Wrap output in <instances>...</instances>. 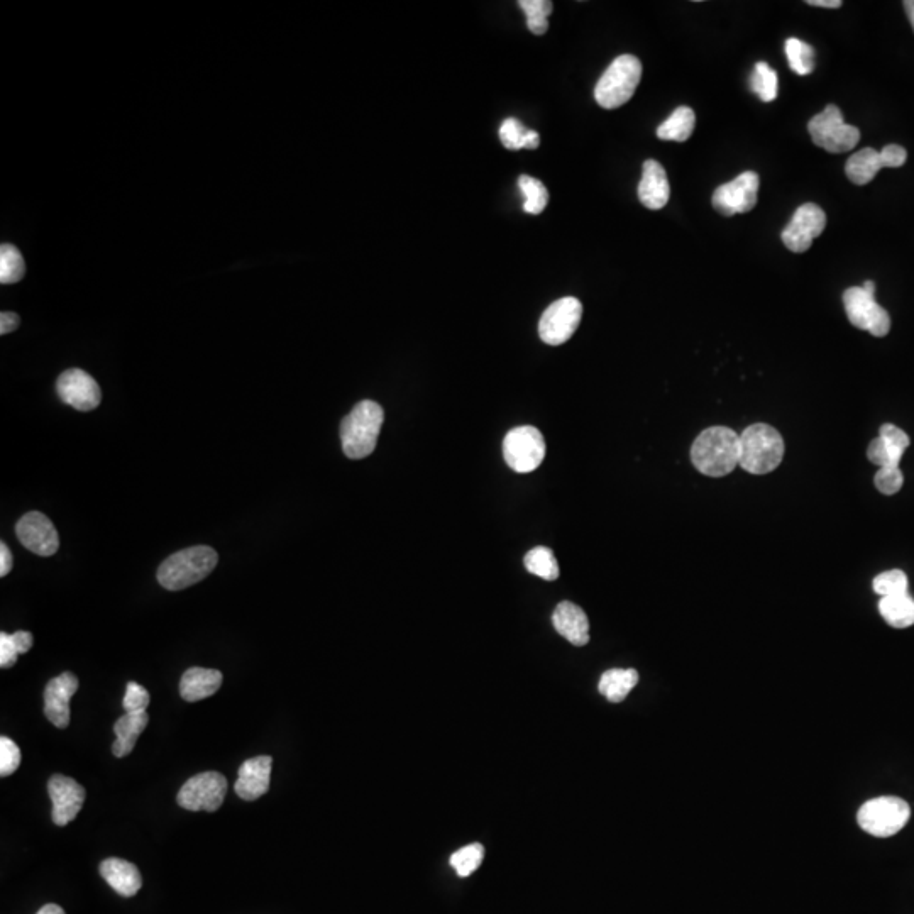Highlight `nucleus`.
Masks as SVG:
<instances>
[{"mask_svg":"<svg viewBox=\"0 0 914 914\" xmlns=\"http://www.w3.org/2000/svg\"><path fill=\"white\" fill-rule=\"evenodd\" d=\"M691 461L706 476H727L740 461V435L728 427L703 430L691 447Z\"/></svg>","mask_w":914,"mask_h":914,"instance_id":"obj_1","label":"nucleus"},{"mask_svg":"<svg viewBox=\"0 0 914 914\" xmlns=\"http://www.w3.org/2000/svg\"><path fill=\"white\" fill-rule=\"evenodd\" d=\"M385 410L380 403L363 400L341 424L342 451L349 459H364L376 449Z\"/></svg>","mask_w":914,"mask_h":914,"instance_id":"obj_2","label":"nucleus"},{"mask_svg":"<svg viewBox=\"0 0 914 914\" xmlns=\"http://www.w3.org/2000/svg\"><path fill=\"white\" fill-rule=\"evenodd\" d=\"M217 561L219 556L212 547H188L175 552L161 564L158 581L166 590H185L207 578L217 566Z\"/></svg>","mask_w":914,"mask_h":914,"instance_id":"obj_3","label":"nucleus"},{"mask_svg":"<svg viewBox=\"0 0 914 914\" xmlns=\"http://www.w3.org/2000/svg\"><path fill=\"white\" fill-rule=\"evenodd\" d=\"M784 439L774 427L754 424L740 434L738 466L750 474L772 473L782 463Z\"/></svg>","mask_w":914,"mask_h":914,"instance_id":"obj_4","label":"nucleus"},{"mask_svg":"<svg viewBox=\"0 0 914 914\" xmlns=\"http://www.w3.org/2000/svg\"><path fill=\"white\" fill-rule=\"evenodd\" d=\"M642 78L637 56L622 55L612 61L596 83L595 99L603 109H618L632 99Z\"/></svg>","mask_w":914,"mask_h":914,"instance_id":"obj_5","label":"nucleus"},{"mask_svg":"<svg viewBox=\"0 0 914 914\" xmlns=\"http://www.w3.org/2000/svg\"><path fill=\"white\" fill-rule=\"evenodd\" d=\"M911 818V808L898 796L869 799L860 806L857 823L872 837L889 838L898 835Z\"/></svg>","mask_w":914,"mask_h":914,"instance_id":"obj_6","label":"nucleus"},{"mask_svg":"<svg viewBox=\"0 0 914 914\" xmlns=\"http://www.w3.org/2000/svg\"><path fill=\"white\" fill-rule=\"evenodd\" d=\"M808 131L813 143L828 153H847L860 141L859 129L845 124L837 105H828L825 111L816 114L808 124Z\"/></svg>","mask_w":914,"mask_h":914,"instance_id":"obj_7","label":"nucleus"},{"mask_svg":"<svg viewBox=\"0 0 914 914\" xmlns=\"http://www.w3.org/2000/svg\"><path fill=\"white\" fill-rule=\"evenodd\" d=\"M503 457L515 473H532L546 457L544 435L532 425L510 430L503 441Z\"/></svg>","mask_w":914,"mask_h":914,"instance_id":"obj_8","label":"nucleus"},{"mask_svg":"<svg viewBox=\"0 0 914 914\" xmlns=\"http://www.w3.org/2000/svg\"><path fill=\"white\" fill-rule=\"evenodd\" d=\"M843 305L850 324L874 337H886L891 331V317L862 287H852L843 293Z\"/></svg>","mask_w":914,"mask_h":914,"instance_id":"obj_9","label":"nucleus"},{"mask_svg":"<svg viewBox=\"0 0 914 914\" xmlns=\"http://www.w3.org/2000/svg\"><path fill=\"white\" fill-rule=\"evenodd\" d=\"M583 305L578 298L564 297L551 303L539 322V336L549 346H561L578 331Z\"/></svg>","mask_w":914,"mask_h":914,"instance_id":"obj_10","label":"nucleus"},{"mask_svg":"<svg viewBox=\"0 0 914 914\" xmlns=\"http://www.w3.org/2000/svg\"><path fill=\"white\" fill-rule=\"evenodd\" d=\"M227 794V779L221 772H202L188 779L178 793V804L188 811L209 813L221 808Z\"/></svg>","mask_w":914,"mask_h":914,"instance_id":"obj_11","label":"nucleus"},{"mask_svg":"<svg viewBox=\"0 0 914 914\" xmlns=\"http://www.w3.org/2000/svg\"><path fill=\"white\" fill-rule=\"evenodd\" d=\"M759 175L755 171H744L732 182L718 187L713 193V207L718 214L732 217L747 214L757 205Z\"/></svg>","mask_w":914,"mask_h":914,"instance_id":"obj_12","label":"nucleus"},{"mask_svg":"<svg viewBox=\"0 0 914 914\" xmlns=\"http://www.w3.org/2000/svg\"><path fill=\"white\" fill-rule=\"evenodd\" d=\"M825 227V210L816 204L801 205L794 212L788 227L782 231V243L793 253H806Z\"/></svg>","mask_w":914,"mask_h":914,"instance_id":"obj_13","label":"nucleus"},{"mask_svg":"<svg viewBox=\"0 0 914 914\" xmlns=\"http://www.w3.org/2000/svg\"><path fill=\"white\" fill-rule=\"evenodd\" d=\"M56 390L61 402L80 412L95 410L102 400L99 383L82 369L73 368L61 373L56 381Z\"/></svg>","mask_w":914,"mask_h":914,"instance_id":"obj_14","label":"nucleus"},{"mask_svg":"<svg viewBox=\"0 0 914 914\" xmlns=\"http://www.w3.org/2000/svg\"><path fill=\"white\" fill-rule=\"evenodd\" d=\"M16 532L21 544L38 556H53L60 547V537L55 525L43 513H26L17 522Z\"/></svg>","mask_w":914,"mask_h":914,"instance_id":"obj_15","label":"nucleus"},{"mask_svg":"<svg viewBox=\"0 0 914 914\" xmlns=\"http://www.w3.org/2000/svg\"><path fill=\"white\" fill-rule=\"evenodd\" d=\"M51 803H53V823L58 826H67L70 821L77 818L85 803V789L72 777L55 774L48 782Z\"/></svg>","mask_w":914,"mask_h":914,"instance_id":"obj_16","label":"nucleus"},{"mask_svg":"<svg viewBox=\"0 0 914 914\" xmlns=\"http://www.w3.org/2000/svg\"><path fill=\"white\" fill-rule=\"evenodd\" d=\"M77 689L78 679L72 672H63L46 684L45 715L56 728L70 725V700Z\"/></svg>","mask_w":914,"mask_h":914,"instance_id":"obj_17","label":"nucleus"},{"mask_svg":"<svg viewBox=\"0 0 914 914\" xmlns=\"http://www.w3.org/2000/svg\"><path fill=\"white\" fill-rule=\"evenodd\" d=\"M273 757L259 755L243 762L236 781V793L244 801H256L270 791Z\"/></svg>","mask_w":914,"mask_h":914,"instance_id":"obj_18","label":"nucleus"},{"mask_svg":"<svg viewBox=\"0 0 914 914\" xmlns=\"http://www.w3.org/2000/svg\"><path fill=\"white\" fill-rule=\"evenodd\" d=\"M671 197V185L667 180L664 166L656 160H647L642 170L639 183L640 204L650 210H661L666 207Z\"/></svg>","mask_w":914,"mask_h":914,"instance_id":"obj_19","label":"nucleus"},{"mask_svg":"<svg viewBox=\"0 0 914 914\" xmlns=\"http://www.w3.org/2000/svg\"><path fill=\"white\" fill-rule=\"evenodd\" d=\"M552 623L557 634L571 644L583 647L590 642V622L581 606L574 605L571 601H562L554 610Z\"/></svg>","mask_w":914,"mask_h":914,"instance_id":"obj_20","label":"nucleus"},{"mask_svg":"<svg viewBox=\"0 0 914 914\" xmlns=\"http://www.w3.org/2000/svg\"><path fill=\"white\" fill-rule=\"evenodd\" d=\"M100 874L105 882L124 898H133L143 887V877L136 865L127 860L107 859L100 864Z\"/></svg>","mask_w":914,"mask_h":914,"instance_id":"obj_21","label":"nucleus"},{"mask_svg":"<svg viewBox=\"0 0 914 914\" xmlns=\"http://www.w3.org/2000/svg\"><path fill=\"white\" fill-rule=\"evenodd\" d=\"M222 684V672L217 669L190 667L180 681V694L188 703L205 700L214 696Z\"/></svg>","mask_w":914,"mask_h":914,"instance_id":"obj_22","label":"nucleus"},{"mask_svg":"<svg viewBox=\"0 0 914 914\" xmlns=\"http://www.w3.org/2000/svg\"><path fill=\"white\" fill-rule=\"evenodd\" d=\"M148 723L149 716L146 711L126 713V715L121 716L116 725H114L116 742L112 745V754L116 755L117 759H122V757H127V755L131 754L134 747H136L139 735L144 732V728L148 727Z\"/></svg>","mask_w":914,"mask_h":914,"instance_id":"obj_23","label":"nucleus"},{"mask_svg":"<svg viewBox=\"0 0 914 914\" xmlns=\"http://www.w3.org/2000/svg\"><path fill=\"white\" fill-rule=\"evenodd\" d=\"M637 683L639 672L635 669H610L603 672L598 689L610 703H622Z\"/></svg>","mask_w":914,"mask_h":914,"instance_id":"obj_24","label":"nucleus"},{"mask_svg":"<svg viewBox=\"0 0 914 914\" xmlns=\"http://www.w3.org/2000/svg\"><path fill=\"white\" fill-rule=\"evenodd\" d=\"M884 168L881 153L872 148H864L859 153L850 156L845 165L848 180L855 185H867L876 178L877 173Z\"/></svg>","mask_w":914,"mask_h":914,"instance_id":"obj_25","label":"nucleus"},{"mask_svg":"<svg viewBox=\"0 0 914 914\" xmlns=\"http://www.w3.org/2000/svg\"><path fill=\"white\" fill-rule=\"evenodd\" d=\"M694 126H696V116H694L693 109L681 105L672 112L666 122H662L661 126L657 127V138L662 141L684 143L693 136Z\"/></svg>","mask_w":914,"mask_h":914,"instance_id":"obj_26","label":"nucleus"},{"mask_svg":"<svg viewBox=\"0 0 914 914\" xmlns=\"http://www.w3.org/2000/svg\"><path fill=\"white\" fill-rule=\"evenodd\" d=\"M879 613L887 625L894 628H908L914 625V600L911 596H886L879 601Z\"/></svg>","mask_w":914,"mask_h":914,"instance_id":"obj_27","label":"nucleus"},{"mask_svg":"<svg viewBox=\"0 0 914 914\" xmlns=\"http://www.w3.org/2000/svg\"><path fill=\"white\" fill-rule=\"evenodd\" d=\"M525 568L537 578L556 581L559 578V564L549 547H534L524 559Z\"/></svg>","mask_w":914,"mask_h":914,"instance_id":"obj_28","label":"nucleus"},{"mask_svg":"<svg viewBox=\"0 0 914 914\" xmlns=\"http://www.w3.org/2000/svg\"><path fill=\"white\" fill-rule=\"evenodd\" d=\"M749 83L752 92L755 95H759V99L762 102H772V100L777 99V92H779L777 73L767 65L766 61H759L755 65L754 73H752Z\"/></svg>","mask_w":914,"mask_h":914,"instance_id":"obj_29","label":"nucleus"},{"mask_svg":"<svg viewBox=\"0 0 914 914\" xmlns=\"http://www.w3.org/2000/svg\"><path fill=\"white\" fill-rule=\"evenodd\" d=\"M786 56H788L789 68L801 77L810 75L815 70V50L810 45L798 38H789L786 41Z\"/></svg>","mask_w":914,"mask_h":914,"instance_id":"obj_30","label":"nucleus"},{"mask_svg":"<svg viewBox=\"0 0 914 914\" xmlns=\"http://www.w3.org/2000/svg\"><path fill=\"white\" fill-rule=\"evenodd\" d=\"M26 265L21 251L12 244H2L0 248V283L11 285L24 278Z\"/></svg>","mask_w":914,"mask_h":914,"instance_id":"obj_31","label":"nucleus"},{"mask_svg":"<svg viewBox=\"0 0 914 914\" xmlns=\"http://www.w3.org/2000/svg\"><path fill=\"white\" fill-rule=\"evenodd\" d=\"M518 6L527 16V28L530 29V33H534L535 36L547 33V29H549L547 17L551 16L554 11V4L551 0H520Z\"/></svg>","mask_w":914,"mask_h":914,"instance_id":"obj_32","label":"nucleus"},{"mask_svg":"<svg viewBox=\"0 0 914 914\" xmlns=\"http://www.w3.org/2000/svg\"><path fill=\"white\" fill-rule=\"evenodd\" d=\"M518 187L525 195L524 210L527 214L539 215L546 210L549 204V192L544 183L537 178L522 175L518 178Z\"/></svg>","mask_w":914,"mask_h":914,"instance_id":"obj_33","label":"nucleus"},{"mask_svg":"<svg viewBox=\"0 0 914 914\" xmlns=\"http://www.w3.org/2000/svg\"><path fill=\"white\" fill-rule=\"evenodd\" d=\"M483 859H485V847L481 843H471V845L459 848L451 855L452 869L456 870L459 877H469L474 870L480 867Z\"/></svg>","mask_w":914,"mask_h":914,"instance_id":"obj_34","label":"nucleus"},{"mask_svg":"<svg viewBox=\"0 0 914 914\" xmlns=\"http://www.w3.org/2000/svg\"><path fill=\"white\" fill-rule=\"evenodd\" d=\"M872 588L881 598L886 596L906 595L908 593V576L901 569H891L879 574L872 583Z\"/></svg>","mask_w":914,"mask_h":914,"instance_id":"obj_35","label":"nucleus"},{"mask_svg":"<svg viewBox=\"0 0 914 914\" xmlns=\"http://www.w3.org/2000/svg\"><path fill=\"white\" fill-rule=\"evenodd\" d=\"M903 456L904 451H899L891 444H887L881 437L870 442L869 449H867L870 463L876 464L879 468H899Z\"/></svg>","mask_w":914,"mask_h":914,"instance_id":"obj_36","label":"nucleus"},{"mask_svg":"<svg viewBox=\"0 0 914 914\" xmlns=\"http://www.w3.org/2000/svg\"><path fill=\"white\" fill-rule=\"evenodd\" d=\"M527 133H529V129L515 117H508L500 126V139H502L503 146L512 151L524 149Z\"/></svg>","mask_w":914,"mask_h":914,"instance_id":"obj_37","label":"nucleus"},{"mask_svg":"<svg viewBox=\"0 0 914 914\" xmlns=\"http://www.w3.org/2000/svg\"><path fill=\"white\" fill-rule=\"evenodd\" d=\"M21 766V750L11 738H0V776L7 777Z\"/></svg>","mask_w":914,"mask_h":914,"instance_id":"obj_38","label":"nucleus"},{"mask_svg":"<svg viewBox=\"0 0 914 914\" xmlns=\"http://www.w3.org/2000/svg\"><path fill=\"white\" fill-rule=\"evenodd\" d=\"M904 476L899 468H879L874 485L882 495H896L903 488Z\"/></svg>","mask_w":914,"mask_h":914,"instance_id":"obj_39","label":"nucleus"},{"mask_svg":"<svg viewBox=\"0 0 914 914\" xmlns=\"http://www.w3.org/2000/svg\"><path fill=\"white\" fill-rule=\"evenodd\" d=\"M149 693L146 689L141 686V684L131 683L127 684L126 696H124V710L126 713H141V711H146V708L149 706Z\"/></svg>","mask_w":914,"mask_h":914,"instance_id":"obj_40","label":"nucleus"},{"mask_svg":"<svg viewBox=\"0 0 914 914\" xmlns=\"http://www.w3.org/2000/svg\"><path fill=\"white\" fill-rule=\"evenodd\" d=\"M879 437L884 439L887 444L896 447L899 451L906 452L909 447V435L904 430L899 429L896 425L884 424L879 430Z\"/></svg>","mask_w":914,"mask_h":914,"instance_id":"obj_41","label":"nucleus"},{"mask_svg":"<svg viewBox=\"0 0 914 914\" xmlns=\"http://www.w3.org/2000/svg\"><path fill=\"white\" fill-rule=\"evenodd\" d=\"M881 158L884 168H899L908 160V151L899 144H887L881 151Z\"/></svg>","mask_w":914,"mask_h":914,"instance_id":"obj_42","label":"nucleus"},{"mask_svg":"<svg viewBox=\"0 0 914 914\" xmlns=\"http://www.w3.org/2000/svg\"><path fill=\"white\" fill-rule=\"evenodd\" d=\"M17 657H19V652H17L16 645L12 642L11 635L2 632L0 634V667L9 669V667L16 664Z\"/></svg>","mask_w":914,"mask_h":914,"instance_id":"obj_43","label":"nucleus"},{"mask_svg":"<svg viewBox=\"0 0 914 914\" xmlns=\"http://www.w3.org/2000/svg\"><path fill=\"white\" fill-rule=\"evenodd\" d=\"M19 324H21L19 315L14 314V312H2V315H0V334L2 336L11 334V332L16 331Z\"/></svg>","mask_w":914,"mask_h":914,"instance_id":"obj_44","label":"nucleus"},{"mask_svg":"<svg viewBox=\"0 0 914 914\" xmlns=\"http://www.w3.org/2000/svg\"><path fill=\"white\" fill-rule=\"evenodd\" d=\"M11 639L12 642H14V645H16L19 656H21V654H26V652H29V649L33 647V635L29 634V632H16V634L11 635Z\"/></svg>","mask_w":914,"mask_h":914,"instance_id":"obj_45","label":"nucleus"},{"mask_svg":"<svg viewBox=\"0 0 914 914\" xmlns=\"http://www.w3.org/2000/svg\"><path fill=\"white\" fill-rule=\"evenodd\" d=\"M12 569V554L9 551V547L2 542L0 544V576L4 578L7 574L11 573Z\"/></svg>","mask_w":914,"mask_h":914,"instance_id":"obj_46","label":"nucleus"},{"mask_svg":"<svg viewBox=\"0 0 914 914\" xmlns=\"http://www.w3.org/2000/svg\"><path fill=\"white\" fill-rule=\"evenodd\" d=\"M808 6L825 7V9H838L842 7V0H808Z\"/></svg>","mask_w":914,"mask_h":914,"instance_id":"obj_47","label":"nucleus"},{"mask_svg":"<svg viewBox=\"0 0 914 914\" xmlns=\"http://www.w3.org/2000/svg\"><path fill=\"white\" fill-rule=\"evenodd\" d=\"M539 144H540L539 133H537V131H532V129H529V133H527V136H525L524 149L539 148Z\"/></svg>","mask_w":914,"mask_h":914,"instance_id":"obj_48","label":"nucleus"},{"mask_svg":"<svg viewBox=\"0 0 914 914\" xmlns=\"http://www.w3.org/2000/svg\"><path fill=\"white\" fill-rule=\"evenodd\" d=\"M38 914H65V911L58 904H46V906L39 909Z\"/></svg>","mask_w":914,"mask_h":914,"instance_id":"obj_49","label":"nucleus"},{"mask_svg":"<svg viewBox=\"0 0 914 914\" xmlns=\"http://www.w3.org/2000/svg\"><path fill=\"white\" fill-rule=\"evenodd\" d=\"M904 11L908 14L909 21H911V26H913L914 31V0H906L903 4Z\"/></svg>","mask_w":914,"mask_h":914,"instance_id":"obj_50","label":"nucleus"},{"mask_svg":"<svg viewBox=\"0 0 914 914\" xmlns=\"http://www.w3.org/2000/svg\"><path fill=\"white\" fill-rule=\"evenodd\" d=\"M862 288H864L865 292L870 293V295H876V283H874V281H865L864 285H862Z\"/></svg>","mask_w":914,"mask_h":914,"instance_id":"obj_51","label":"nucleus"}]
</instances>
